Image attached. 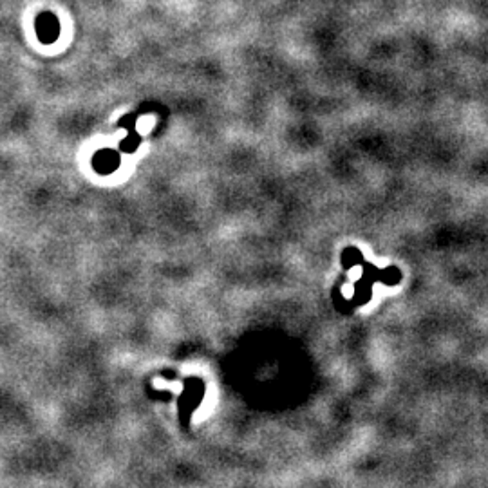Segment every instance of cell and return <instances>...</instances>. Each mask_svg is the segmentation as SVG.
Wrapping results in <instances>:
<instances>
[{"label": "cell", "mask_w": 488, "mask_h": 488, "mask_svg": "<svg viewBox=\"0 0 488 488\" xmlns=\"http://www.w3.org/2000/svg\"><path fill=\"white\" fill-rule=\"evenodd\" d=\"M36 31H38L40 40L44 44H51V42L56 40V36H58V22H56V18L53 15L44 13V15H40L38 20H36Z\"/></svg>", "instance_id": "6da1fadb"}, {"label": "cell", "mask_w": 488, "mask_h": 488, "mask_svg": "<svg viewBox=\"0 0 488 488\" xmlns=\"http://www.w3.org/2000/svg\"><path fill=\"white\" fill-rule=\"evenodd\" d=\"M92 167L99 172V174H112L116 168L119 167V156L114 151H99L98 154L92 158Z\"/></svg>", "instance_id": "7a4b0ae2"}]
</instances>
